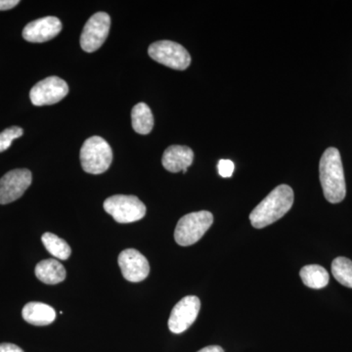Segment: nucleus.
Masks as SVG:
<instances>
[{"instance_id":"nucleus-23","label":"nucleus","mask_w":352,"mask_h":352,"mask_svg":"<svg viewBox=\"0 0 352 352\" xmlns=\"http://www.w3.org/2000/svg\"><path fill=\"white\" fill-rule=\"evenodd\" d=\"M0 352H24L21 347L13 344H0Z\"/></svg>"},{"instance_id":"nucleus-5","label":"nucleus","mask_w":352,"mask_h":352,"mask_svg":"<svg viewBox=\"0 0 352 352\" xmlns=\"http://www.w3.org/2000/svg\"><path fill=\"white\" fill-rule=\"evenodd\" d=\"M104 210L119 223H132L142 219L146 207L138 197L115 195L104 201Z\"/></svg>"},{"instance_id":"nucleus-4","label":"nucleus","mask_w":352,"mask_h":352,"mask_svg":"<svg viewBox=\"0 0 352 352\" xmlns=\"http://www.w3.org/2000/svg\"><path fill=\"white\" fill-rule=\"evenodd\" d=\"M214 222V215L207 210L191 212L178 221L175 231V242L182 247H188L201 240Z\"/></svg>"},{"instance_id":"nucleus-11","label":"nucleus","mask_w":352,"mask_h":352,"mask_svg":"<svg viewBox=\"0 0 352 352\" xmlns=\"http://www.w3.org/2000/svg\"><path fill=\"white\" fill-rule=\"evenodd\" d=\"M118 261L122 276L127 281L138 283L145 280L149 275V263L138 250H124L120 252Z\"/></svg>"},{"instance_id":"nucleus-1","label":"nucleus","mask_w":352,"mask_h":352,"mask_svg":"<svg viewBox=\"0 0 352 352\" xmlns=\"http://www.w3.org/2000/svg\"><path fill=\"white\" fill-rule=\"evenodd\" d=\"M320 182L324 196L329 203L338 204L346 195V179L342 157L337 148H328L319 164Z\"/></svg>"},{"instance_id":"nucleus-9","label":"nucleus","mask_w":352,"mask_h":352,"mask_svg":"<svg viewBox=\"0 0 352 352\" xmlns=\"http://www.w3.org/2000/svg\"><path fill=\"white\" fill-rule=\"evenodd\" d=\"M32 173L25 168H18L7 173L0 179V204L12 203L18 200L31 186Z\"/></svg>"},{"instance_id":"nucleus-10","label":"nucleus","mask_w":352,"mask_h":352,"mask_svg":"<svg viewBox=\"0 0 352 352\" xmlns=\"http://www.w3.org/2000/svg\"><path fill=\"white\" fill-rule=\"evenodd\" d=\"M201 302L198 296H188L179 300L168 319V329L171 333H182L196 321L200 311Z\"/></svg>"},{"instance_id":"nucleus-7","label":"nucleus","mask_w":352,"mask_h":352,"mask_svg":"<svg viewBox=\"0 0 352 352\" xmlns=\"http://www.w3.org/2000/svg\"><path fill=\"white\" fill-rule=\"evenodd\" d=\"M110 25L111 18L107 13L97 12L91 16L83 28L80 36L82 50L88 53L98 50L108 38Z\"/></svg>"},{"instance_id":"nucleus-15","label":"nucleus","mask_w":352,"mask_h":352,"mask_svg":"<svg viewBox=\"0 0 352 352\" xmlns=\"http://www.w3.org/2000/svg\"><path fill=\"white\" fill-rule=\"evenodd\" d=\"M36 276L39 281L47 285L61 283L66 278V270L56 259H45L36 264Z\"/></svg>"},{"instance_id":"nucleus-12","label":"nucleus","mask_w":352,"mask_h":352,"mask_svg":"<svg viewBox=\"0 0 352 352\" xmlns=\"http://www.w3.org/2000/svg\"><path fill=\"white\" fill-rule=\"evenodd\" d=\"M62 31L61 21L48 16L32 21L23 30V38L29 43H41L56 38Z\"/></svg>"},{"instance_id":"nucleus-14","label":"nucleus","mask_w":352,"mask_h":352,"mask_svg":"<svg viewBox=\"0 0 352 352\" xmlns=\"http://www.w3.org/2000/svg\"><path fill=\"white\" fill-rule=\"evenodd\" d=\"M22 316L25 322L34 326H47L56 319L54 308L43 302L27 303L22 310Z\"/></svg>"},{"instance_id":"nucleus-8","label":"nucleus","mask_w":352,"mask_h":352,"mask_svg":"<svg viewBox=\"0 0 352 352\" xmlns=\"http://www.w3.org/2000/svg\"><path fill=\"white\" fill-rule=\"evenodd\" d=\"M69 94L67 82L58 76H50L36 83L30 92V98L34 106L53 105Z\"/></svg>"},{"instance_id":"nucleus-16","label":"nucleus","mask_w":352,"mask_h":352,"mask_svg":"<svg viewBox=\"0 0 352 352\" xmlns=\"http://www.w3.org/2000/svg\"><path fill=\"white\" fill-rule=\"evenodd\" d=\"M303 284L310 289H323L329 284L330 276L328 271L317 264L305 266L300 271Z\"/></svg>"},{"instance_id":"nucleus-21","label":"nucleus","mask_w":352,"mask_h":352,"mask_svg":"<svg viewBox=\"0 0 352 352\" xmlns=\"http://www.w3.org/2000/svg\"><path fill=\"white\" fill-rule=\"evenodd\" d=\"M235 164L230 160H220L217 164V170L221 177L227 178L232 176Z\"/></svg>"},{"instance_id":"nucleus-20","label":"nucleus","mask_w":352,"mask_h":352,"mask_svg":"<svg viewBox=\"0 0 352 352\" xmlns=\"http://www.w3.org/2000/svg\"><path fill=\"white\" fill-rule=\"evenodd\" d=\"M24 131L19 126L6 129L0 133V153L6 151L15 139L20 138Z\"/></svg>"},{"instance_id":"nucleus-13","label":"nucleus","mask_w":352,"mask_h":352,"mask_svg":"<svg viewBox=\"0 0 352 352\" xmlns=\"http://www.w3.org/2000/svg\"><path fill=\"white\" fill-rule=\"evenodd\" d=\"M194 161V152L187 146L173 145L164 151L162 164L166 170L176 173H186L187 168Z\"/></svg>"},{"instance_id":"nucleus-3","label":"nucleus","mask_w":352,"mask_h":352,"mask_svg":"<svg viewBox=\"0 0 352 352\" xmlns=\"http://www.w3.org/2000/svg\"><path fill=\"white\" fill-rule=\"evenodd\" d=\"M80 157L85 173L101 175L105 173L112 164V148L105 139L99 136H92L83 143Z\"/></svg>"},{"instance_id":"nucleus-18","label":"nucleus","mask_w":352,"mask_h":352,"mask_svg":"<svg viewBox=\"0 0 352 352\" xmlns=\"http://www.w3.org/2000/svg\"><path fill=\"white\" fill-rule=\"evenodd\" d=\"M44 247L54 258L67 261L72 254L71 248L66 241L58 237L55 234L46 232L41 237Z\"/></svg>"},{"instance_id":"nucleus-2","label":"nucleus","mask_w":352,"mask_h":352,"mask_svg":"<svg viewBox=\"0 0 352 352\" xmlns=\"http://www.w3.org/2000/svg\"><path fill=\"white\" fill-rule=\"evenodd\" d=\"M294 204V191L288 185H279L258 204L250 214L252 226L261 229L282 219Z\"/></svg>"},{"instance_id":"nucleus-6","label":"nucleus","mask_w":352,"mask_h":352,"mask_svg":"<svg viewBox=\"0 0 352 352\" xmlns=\"http://www.w3.org/2000/svg\"><path fill=\"white\" fill-rule=\"evenodd\" d=\"M148 54L157 63L179 71L188 68L191 64V56L188 51L179 43L170 41L152 43L148 50Z\"/></svg>"},{"instance_id":"nucleus-19","label":"nucleus","mask_w":352,"mask_h":352,"mask_svg":"<svg viewBox=\"0 0 352 352\" xmlns=\"http://www.w3.org/2000/svg\"><path fill=\"white\" fill-rule=\"evenodd\" d=\"M332 273L335 279L342 286L352 289V261L349 258L340 256L333 259Z\"/></svg>"},{"instance_id":"nucleus-24","label":"nucleus","mask_w":352,"mask_h":352,"mask_svg":"<svg viewBox=\"0 0 352 352\" xmlns=\"http://www.w3.org/2000/svg\"><path fill=\"white\" fill-rule=\"evenodd\" d=\"M198 352H224L222 347L219 346H210L207 347H204V349H200Z\"/></svg>"},{"instance_id":"nucleus-22","label":"nucleus","mask_w":352,"mask_h":352,"mask_svg":"<svg viewBox=\"0 0 352 352\" xmlns=\"http://www.w3.org/2000/svg\"><path fill=\"white\" fill-rule=\"evenodd\" d=\"M19 3V0H0V11L9 10Z\"/></svg>"},{"instance_id":"nucleus-17","label":"nucleus","mask_w":352,"mask_h":352,"mask_svg":"<svg viewBox=\"0 0 352 352\" xmlns=\"http://www.w3.org/2000/svg\"><path fill=\"white\" fill-rule=\"evenodd\" d=\"M132 127L139 134L146 135L152 131L154 117L151 109L145 103H138L131 111Z\"/></svg>"}]
</instances>
